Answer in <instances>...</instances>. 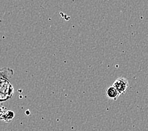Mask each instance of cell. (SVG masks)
I'll list each match as a JSON object with an SVG mask.
<instances>
[{
	"instance_id": "cell-1",
	"label": "cell",
	"mask_w": 148,
	"mask_h": 131,
	"mask_svg": "<svg viewBox=\"0 0 148 131\" xmlns=\"http://www.w3.org/2000/svg\"><path fill=\"white\" fill-rule=\"evenodd\" d=\"M112 86L115 88L120 95H124L129 88V81L124 77H120L114 81Z\"/></svg>"
},
{
	"instance_id": "cell-2",
	"label": "cell",
	"mask_w": 148,
	"mask_h": 131,
	"mask_svg": "<svg viewBox=\"0 0 148 131\" xmlns=\"http://www.w3.org/2000/svg\"><path fill=\"white\" fill-rule=\"evenodd\" d=\"M14 74L12 69L9 68H3L0 69V78L9 81L12 78Z\"/></svg>"
},
{
	"instance_id": "cell-3",
	"label": "cell",
	"mask_w": 148,
	"mask_h": 131,
	"mask_svg": "<svg viewBox=\"0 0 148 131\" xmlns=\"http://www.w3.org/2000/svg\"><path fill=\"white\" fill-rule=\"evenodd\" d=\"M106 97L112 100H117L120 95L115 88L113 86H110L106 90Z\"/></svg>"
},
{
	"instance_id": "cell-4",
	"label": "cell",
	"mask_w": 148,
	"mask_h": 131,
	"mask_svg": "<svg viewBox=\"0 0 148 131\" xmlns=\"http://www.w3.org/2000/svg\"><path fill=\"white\" fill-rule=\"evenodd\" d=\"M14 117H15V114H14V112L11 110H8L6 113L5 112L3 113V114L0 117V119L3 120L4 122H11V120L14 118Z\"/></svg>"
},
{
	"instance_id": "cell-5",
	"label": "cell",
	"mask_w": 148,
	"mask_h": 131,
	"mask_svg": "<svg viewBox=\"0 0 148 131\" xmlns=\"http://www.w3.org/2000/svg\"><path fill=\"white\" fill-rule=\"evenodd\" d=\"M3 113H4V112H3L2 108L0 107V117H1L3 114Z\"/></svg>"
}]
</instances>
